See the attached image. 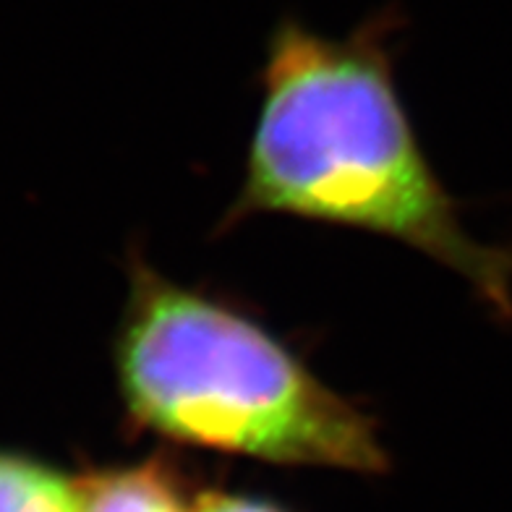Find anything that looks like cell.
Returning <instances> with one entry per match:
<instances>
[{
    "instance_id": "obj_1",
    "label": "cell",
    "mask_w": 512,
    "mask_h": 512,
    "mask_svg": "<svg viewBox=\"0 0 512 512\" xmlns=\"http://www.w3.org/2000/svg\"><path fill=\"white\" fill-rule=\"evenodd\" d=\"M398 32L390 8L345 37L296 19L272 29L246 173L220 230L285 215L392 238L512 322V246L476 241L426 160L395 84Z\"/></svg>"
},
{
    "instance_id": "obj_2",
    "label": "cell",
    "mask_w": 512,
    "mask_h": 512,
    "mask_svg": "<svg viewBox=\"0 0 512 512\" xmlns=\"http://www.w3.org/2000/svg\"><path fill=\"white\" fill-rule=\"evenodd\" d=\"M113 369L131 437L283 468L382 476L377 418L332 390L246 311L131 251Z\"/></svg>"
},
{
    "instance_id": "obj_3",
    "label": "cell",
    "mask_w": 512,
    "mask_h": 512,
    "mask_svg": "<svg viewBox=\"0 0 512 512\" xmlns=\"http://www.w3.org/2000/svg\"><path fill=\"white\" fill-rule=\"evenodd\" d=\"M81 494V512H194L196 499L181 463L168 452L84 471Z\"/></svg>"
},
{
    "instance_id": "obj_4",
    "label": "cell",
    "mask_w": 512,
    "mask_h": 512,
    "mask_svg": "<svg viewBox=\"0 0 512 512\" xmlns=\"http://www.w3.org/2000/svg\"><path fill=\"white\" fill-rule=\"evenodd\" d=\"M81 473L0 447V512H81Z\"/></svg>"
},
{
    "instance_id": "obj_5",
    "label": "cell",
    "mask_w": 512,
    "mask_h": 512,
    "mask_svg": "<svg viewBox=\"0 0 512 512\" xmlns=\"http://www.w3.org/2000/svg\"><path fill=\"white\" fill-rule=\"evenodd\" d=\"M194 512H290L275 499L259 494L230 492V489H202L196 492Z\"/></svg>"
}]
</instances>
